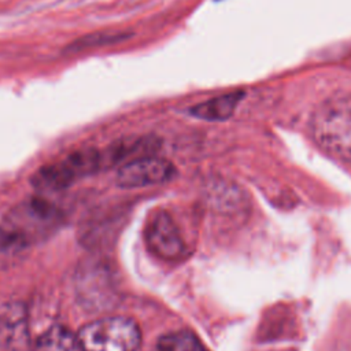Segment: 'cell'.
<instances>
[{"label": "cell", "mask_w": 351, "mask_h": 351, "mask_svg": "<svg viewBox=\"0 0 351 351\" xmlns=\"http://www.w3.org/2000/svg\"><path fill=\"white\" fill-rule=\"evenodd\" d=\"M317 144L333 158L351 165V95L322 101L310 122Z\"/></svg>", "instance_id": "1"}, {"label": "cell", "mask_w": 351, "mask_h": 351, "mask_svg": "<svg viewBox=\"0 0 351 351\" xmlns=\"http://www.w3.org/2000/svg\"><path fill=\"white\" fill-rule=\"evenodd\" d=\"M78 337L85 351H137L138 325L128 317H107L85 325Z\"/></svg>", "instance_id": "2"}, {"label": "cell", "mask_w": 351, "mask_h": 351, "mask_svg": "<svg viewBox=\"0 0 351 351\" xmlns=\"http://www.w3.org/2000/svg\"><path fill=\"white\" fill-rule=\"evenodd\" d=\"M59 213L43 199H30L15 208L8 217V229L29 244L38 236L47 234L58 223Z\"/></svg>", "instance_id": "3"}, {"label": "cell", "mask_w": 351, "mask_h": 351, "mask_svg": "<svg viewBox=\"0 0 351 351\" xmlns=\"http://www.w3.org/2000/svg\"><path fill=\"white\" fill-rule=\"evenodd\" d=\"M144 239L148 250L160 259L176 261L185 254L181 233L173 218L165 211H156L148 218Z\"/></svg>", "instance_id": "4"}, {"label": "cell", "mask_w": 351, "mask_h": 351, "mask_svg": "<svg viewBox=\"0 0 351 351\" xmlns=\"http://www.w3.org/2000/svg\"><path fill=\"white\" fill-rule=\"evenodd\" d=\"M176 167L166 159L152 155L126 162L117 174V184L121 188H141L162 184L173 180Z\"/></svg>", "instance_id": "5"}, {"label": "cell", "mask_w": 351, "mask_h": 351, "mask_svg": "<svg viewBox=\"0 0 351 351\" xmlns=\"http://www.w3.org/2000/svg\"><path fill=\"white\" fill-rule=\"evenodd\" d=\"M0 344L5 351H30L26 313L19 303L0 306Z\"/></svg>", "instance_id": "6"}, {"label": "cell", "mask_w": 351, "mask_h": 351, "mask_svg": "<svg viewBox=\"0 0 351 351\" xmlns=\"http://www.w3.org/2000/svg\"><path fill=\"white\" fill-rule=\"evenodd\" d=\"M159 145H160V141L155 136H143L136 138L118 140L114 144H111L104 152H100L101 166H112L126 159L134 160L143 156H149L158 149Z\"/></svg>", "instance_id": "7"}, {"label": "cell", "mask_w": 351, "mask_h": 351, "mask_svg": "<svg viewBox=\"0 0 351 351\" xmlns=\"http://www.w3.org/2000/svg\"><path fill=\"white\" fill-rule=\"evenodd\" d=\"M244 96L243 90H232L188 108V112L203 121H226L233 115Z\"/></svg>", "instance_id": "8"}, {"label": "cell", "mask_w": 351, "mask_h": 351, "mask_svg": "<svg viewBox=\"0 0 351 351\" xmlns=\"http://www.w3.org/2000/svg\"><path fill=\"white\" fill-rule=\"evenodd\" d=\"M77 180V176L74 174L70 165L66 162V159L45 165L40 167L32 177V184L37 189L44 191H59L69 185H71Z\"/></svg>", "instance_id": "9"}, {"label": "cell", "mask_w": 351, "mask_h": 351, "mask_svg": "<svg viewBox=\"0 0 351 351\" xmlns=\"http://www.w3.org/2000/svg\"><path fill=\"white\" fill-rule=\"evenodd\" d=\"M34 351H85L78 335L63 326H52L37 340Z\"/></svg>", "instance_id": "10"}, {"label": "cell", "mask_w": 351, "mask_h": 351, "mask_svg": "<svg viewBox=\"0 0 351 351\" xmlns=\"http://www.w3.org/2000/svg\"><path fill=\"white\" fill-rule=\"evenodd\" d=\"M133 36L132 32L126 30H101V32H95L89 33L85 36H81L71 41L66 48L64 52L75 53L92 48H100V47H107V45H114L123 43L129 40Z\"/></svg>", "instance_id": "11"}, {"label": "cell", "mask_w": 351, "mask_h": 351, "mask_svg": "<svg viewBox=\"0 0 351 351\" xmlns=\"http://www.w3.org/2000/svg\"><path fill=\"white\" fill-rule=\"evenodd\" d=\"M154 351H208V348L192 332L178 330L162 336Z\"/></svg>", "instance_id": "12"}]
</instances>
